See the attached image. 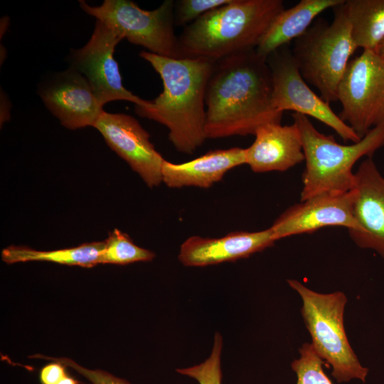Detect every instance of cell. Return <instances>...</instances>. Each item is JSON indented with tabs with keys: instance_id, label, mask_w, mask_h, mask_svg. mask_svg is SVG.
Segmentation results:
<instances>
[{
	"instance_id": "cell-1",
	"label": "cell",
	"mask_w": 384,
	"mask_h": 384,
	"mask_svg": "<svg viewBox=\"0 0 384 384\" xmlns=\"http://www.w3.org/2000/svg\"><path fill=\"white\" fill-rule=\"evenodd\" d=\"M272 94L267 58L255 49L215 61L206 94V139L255 135L266 124L281 123Z\"/></svg>"
},
{
	"instance_id": "cell-2",
	"label": "cell",
	"mask_w": 384,
	"mask_h": 384,
	"mask_svg": "<svg viewBox=\"0 0 384 384\" xmlns=\"http://www.w3.org/2000/svg\"><path fill=\"white\" fill-rule=\"evenodd\" d=\"M163 82L162 92L135 112L169 129V139L176 149L191 154L206 139V94L215 61L201 58H172L142 51Z\"/></svg>"
},
{
	"instance_id": "cell-3",
	"label": "cell",
	"mask_w": 384,
	"mask_h": 384,
	"mask_svg": "<svg viewBox=\"0 0 384 384\" xmlns=\"http://www.w3.org/2000/svg\"><path fill=\"white\" fill-rule=\"evenodd\" d=\"M282 0H230L186 26L178 36L181 58L218 61L256 49L275 16Z\"/></svg>"
},
{
	"instance_id": "cell-4",
	"label": "cell",
	"mask_w": 384,
	"mask_h": 384,
	"mask_svg": "<svg viewBox=\"0 0 384 384\" xmlns=\"http://www.w3.org/2000/svg\"><path fill=\"white\" fill-rule=\"evenodd\" d=\"M292 117L300 132L304 154L300 201L321 193L350 191L355 181V164L363 156L372 157L384 146V124L358 142L343 145L333 136L319 132L308 117L294 112Z\"/></svg>"
},
{
	"instance_id": "cell-5",
	"label": "cell",
	"mask_w": 384,
	"mask_h": 384,
	"mask_svg": "<svg viewBox=\"0 0 384 384\" xmlns=\"http://www.w3.org/2000/svg\"><path fill=\"white\" fill-rule=\"evenodd\" d=\"M343 4L333 8L331 23L321 18L316 19L294 41L292 50L302 78L329 104L338 101V86L358 49Z\"/></svg>"
},
{
	"instance_id": "cell-6",
	"label": "cell",
	"mask_w": 384,
	"mask_h": 384,
	"mask_svg": "<svg viewBox=\"0 0 384 384\" xmlns=\"http://www.w3.org/2000/svg\"><path fill=\"white\" fill-rule=\"evenodd\" d=\"M289 287L302 300L301 314L311 337V345L338 383L358 379L365 382L368 368L360 363L352 349L343 324L347 298L342 292L321 294L296 279H287Z\"/></svg>"
},
{
	"instance_id": "cell-7",
	"label": "cell",
	"mask_w": 384,
	"mask_h": 384,
	"mask_svg": "<svg viewBox=\"0 0 384 384\" xmlns=\"http://www.w3.org/2000/svg\"><path fill=\"white\" fill-rule=\"evenodd\" d=\"M79 2L84 11L123 39L159 55L181 58L178 37L174 32V1L166 0L152 11L144 10L129 0H105L99 6Z\"/></svg>"
},
{
	"instance_id": "cell-8",
	"label": "cell",
	"mask_w": 384,
	"mask_h": 384,
	"mask_svg": "<svg viewBox=\"0 0 384 384\" xmlns=\"http://www.w3.org/2000/svg\"><path fill=\"white\" fill-rule=\"evenodd\" d=\"M340 118L363 138L384 124V58L363 50L351 59L338 90Z\"/></svg>"
},
{
	"instance_id": "cell-9",
	"label": "cell",
	"mask_w": 384,
	"mask_h": 384,
	"mask_svg": "<svg viewBox=\"0 0 384 384\" xmlns=\"http://www.w3.org/2000/svg\"><path fill=\"white\" fill-rule=\"evenodd\" d=\"M267 61L270 69L274 108L281 112L287 110L319 120L334 129L344 142H358L361 138L307 85L299 73L287 46L272 53Z\"/></svg>"
},
{
	"instance_id": "cell-10",
	"label": "cell",
	"mask_w": 384,
	"mask_h": 384,
	"mask_svg": "<svg viewBox=\"0 0 384 384\" xmlns=\"http://www.w3.org/2000/svg\"><path fill=\"white\" fill-rule=\"evenodd\" d=\"M123 38L112 28L97 20L88 42L80 49H71L70 68L88 81L99 104L125 100L142 106L147 102L126 89L117 62L114 58L116 46Z\"/></svg>"
},
{
	"instance_id": "cell-11",
	"label": "cell",
	"mask_w": 384,
	"mask_h": 384,
	"mask_svg": "<svg viewBox=\"0 0 384 384\" xmlns=\"http://www.w3.org/2000/svg\"><path fill=\"white\" fill-rule=\"evenodd\" d=\"M108 146L123 159L149 188L162 183L163 156L149 133L130 115L103 112L93 125Z\"/></svg>"
},
{
	"instance_id": "cell-12",
	"label": "cell",
	"mask_w": 384,
	"mask_h": 384,
	"mask_svg": "<svg viewBox=\"0 0 384 384\" xmlns=\"http://www.w3.org/2000/svg\"><path fill=\"white\" fill-rule=\"evenodd\" d=\"M336 226L348 230L358 228L353 214L351 191L341 194L321 193L301 201L280 214L270 228L277 241Z\"/></svg>"
},
{
	"instance_id": "cell-13",
	"label": "cell",
	"mask_w": 384,
	"mask_h": 384,
	"mask_svg": "<svg viewBox=\"0 0 384 384\" xmlns=\"http://www.w3.org/2000/svg\"><path fill=\"white\" fill-rule=\"evenodd\" d=\"M356 230H348L355 244L375 251L384 259V177L372 157H367L355 172L351 190Z\"/></svg>"
},
{
	"instance_id": "cell-14",
	"label": "cell",
	"mask_w": 384,
	"mask_h": 384,
	"mask_svg": "<svg viewBox=\"0 0 384 384\" xmlns=\"http://www.w3.org/2000/svg\"><path fill=\"white\" fill-rule=\"evenodd\" d=\"M47 108L66 128L93 127L104 112L87 79L68 68L54 74L39 88Z\"/></svg>"
},
{
	"instance_id": "cell-15",
	"label": "cell",
	"mask_w": 384,
	"mask_h": 384,
	"mask_svg": "<svg viewBox=\"0 0 384 384\" xmlns=\"http://www.w3.org/2000/svg\"><path fill=\"white\" fill-rule=\"evenodd\" d=\"M276 242L271 229L234 231L220 238L191 236L181 245L179 261L186 267L233 262L261 252Z\"/></svg>"
},
{
	"instance_id": "cell-16",
	"label": "cell",
	"mask_w": 384,
	"mask_h": 384,
	"mask_svg": "<svg viewBox=\"0 0 384 384\" xmlns=\"http://www.w3.org/2000/svg\"><path fill=\"white\" fill-rule=\"evenodd\" d=\"M245 149L246 164L255 173L284 171L304 161L300 132L290 125L271 122L260 127Z\"/></svg>"
},
{
	"instance_id": "cell-17",
	"label": "cell",
	"mask_w": 384,
	"mask_h": 384,
	"mask_svg": "<svg viewBox=\"0 0 384 384\" xmlns=\"http://www.w3.org/2000/svg\"><path fill=\"white\" fill-rule=\"evenodd\" d=\"M246 164L245 149L211 150L189 161L174 164L164 160L162 182L169 188H208L235 167Z\"/></svg>"
},
{
	"instance_id": "cell-18",
	"label": "cell",
	"mask_w": 384,
	"mask_h": 384,
	"mask_svg": "<svg viewBox=\"0 0 384 384\" xmlns=\"http://www.w3.org/2000/svg\"><path fill=\"white\" fill-rule=\"evenodd\" d=\"M345 0H301L284 9L273 19L256 48L257 53L267 58L281 47L302 36L323 11L333 9Z\"/></svg>"
},
{
	"instance_id": "cell-19",
	"label": "cell",
	"mask_w": 384,
	"mask_h": 384,
	"mask_svg": "<svg viewBox=\"0 0 384 384\" xmlns=\"http://www.w3.org/2000/svg\"><path fill=\"white\" fill-rule=\"evenodd\" d=\"M343 7L358 48L377 53L384 40V0H345Z\"/></svg>"
},
{
	"instance_id": "cell-20",
	"label": "cell",
	"mask_w": 384,
	"mask_h": 384,
	"mask_svg": "<svg viewBox=\"0 0 384 384\" xmlns=\"http://www.w3.org/2000/svg\"><path fill=\"white\" fill-rule=\"evenodd\" d=\"M104 247L105 241L86 242L78 247L48 251L11 245L2 250L1 258L7 264L43 261L90 268L100 264Z\"/></svg>"
},
{
	"instance_id": "cell-21",
	"label": "cell",
	"mask_w": 384,
	"mask_h": 384,
	"mask_svg": "<svg viewBox=\"0 0 384 384\" xmlns=\"http://www.w3.org/2000/svg\"><path fill=\"white\" fill-rule=\"evenodd\" d=\"M154 252L135 245L128 235L115 228L105 240L100 264L124 265L137 262H149Z\"/></svg>"
},
{
	"instance_id": "cell-22",
	"label": "cell",
	"mask_w": 384,
	"mask_h": 384,
	"mask_svg": "<svg viewBox=\"0 0 384 384\" xmlns=\"http://www.w3.org/2000/svg\"><path fill=\"white\" fill-rule=\"evenodd\" d=\"M299 358L291 364L297 375L296 384H333L323 369L325 362L311 343H304L299 349Z\"/></svg>"
},
{
	"instance_id": "cell-23",
	"label": "cell",
	"mask_w": 384,
	"mask_h": 384,
	"mask_svg": "<svg viewBox=\"0 0 384 384\" xmlns=\"http://www.w3.org/2000/svg\"><path fill=\"white\" fill-rule=\"evenodd\" d=\"M222 346V336L217 332L214 337L211 354L204 362L186 368H178L176 372L194 378L199 384H221L220 355Z\"/></svg>"
},
{
	"instance_id": "cell-24",
	"label": "cell",
	"mask_w": 384,
	"mask_h": 384,
	"mask_svg": "<svg viewBox=\"0 0 384 384\" xmlns=\"http://www.w3.org/2000/svg\"><path fill=\"white\" fill-rule=\"evenodd\" d=\"M230 0H181L175 3L174 23L183 26L218 7L229 3Z\"/></svg>"
},
{
	"instance_id": "cell-25",
	"label": "cell",
	"mask_w": 384,
	"mask_h": 384,
	"mask_svg": "<svg viewBox=\"0 0 384 384\" xmlns=\"http://www.w3.org/2000/svg\"><path fill=\"white\" fill-rule=\"evenodd\" d=\"M31 358L52 361L61 363L66 367L73 369L92 384H130L126 380L116 377L108 372L100 369L90 370L85 368L68 358H53L41 354L33 355Z\"/></svg>"
},
{
	"instance_id": "cell-26",
	"label": "cell",
	"mask_w": 384,
	"mask_h": 384,
	"mask_svg": "<svg viewBox=\"0 0 384 384\" xmlns=\"http://www.w3.org/2000/svg\"><path fill=\"white\" fill-rule=\"evenodd\" d=\"M64 365L53 362L44 366L40 370L39 379L41 384H56L67 375Z\"/></svg>"
},
{
	"instance_id": "cell-27",
	"label": "cell",
	"mask_w": 384,
	"mask_h": 384,
	"mask_svg": "<svg viewBox=\"0 0 384 384\" xmlns=\"http://www.w3.org/2000/svg\"><path fill=\"white\" fill-rule=\"evenodd\" d=\"M56 384H80V383L75 378L67 375Z\"/></svg>"
},
{
	"instance_id": "cell-28",
	"label": "cell",
	"mask_w": 384,
	"mask_h": 384,
	"mask_svg": "<svg viewBox=\"0 0 384 384\" xmlns=\"http://www.w3.org/2000/svg\"><path fill=\"white\" fill-rule=\"evenodd\" d=\"M377 53H378L380 56L384 58V40L380 43V46H379V48H378V49L377 50Z\"/></svg>"
}]
</instances>
